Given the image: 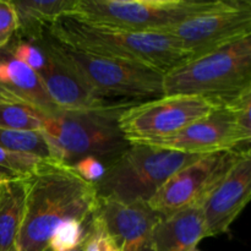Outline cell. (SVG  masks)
Masks as SVG:
<instances>
[{
    "mask_svg": "<svg viewBox=\"0 0 251 251\" xmlns=\"http://www.w3.org/2000/svg\"><path fill=\"white\" fill-rule=\"evenodd\" d=\"M26 199L17 251H43L54 230L66 221H88L100 207L93 184L70 167L49 162L25 179Z\"/></svg>",
    "mask_w": 251,
    "mask_h": 251,
    "instance_id": "obj_1",
    "label": "cell"
},
{
    "mask_svg": "<svg viewBox=\"0 0 251 251\" xmlns=\"http://www.w3.org/2000/svg\"><path fill=\"white\" fill-rule=\"evenodd\" d=\"M134 103L136 102L122 100L100 110L48 115L41 132L49 147L51 161L71 167L80 159L93 157L105 167L112 164L130 146L118 120Z\"/></svg>",
    "mask_w": 251,
    "mask_h": 251,
    "instance_id": "obj_2",
    "label": "cell"
},
{
    "mask_svg": "<svg viewBox=\"0 0 251 251\" xmlns=\"http://www.w3.org/2000/svg\"><path fill=\"white\" fill-rule=\"evenodd\" d=\"M47 33L58 43L80 51L141 64L166 74L189 60L167 33H140L107 28L64 15Z\"/></svg>",
    "mask_w": 251,
    "mask_h": 251,
    "instance_id": "obj_3",
    "label": "cell"
},
{
    "mask_svg": "<svg viewBox=\"0 0 251 251\" xmlns=\"http://www.w3.org/2000/svg\"><path fill=\"white\" fill-rule=\"evenodd\" d=\"M251 93V36L189 59L163 75V96H200L227 107Z\"/></svg>",
    "mask_w": 251,
    "mask_h": 251,
    "instance_id": "obj_4",
    "label": "cell"
},
{
    "mask_svg": "<svg viewBox=\"0 0 251 251\" xmlns=\"http://www.w3.org/2000/svg\"><path fill=\"white\" fill-rule=\"evenodd\" d=\"M42 48L81 78L100 97L137 102L163 96V73L141 64L80 51L58 43L48 33L38 42Z\"/></svg>",
    "mask_w": 251,
    "mask_h": 251,
    "instance_id": "obj_5",
    "label": "cell"
},
{
    "mask_svg": "<svg viewBox=\"0 0 251 251\" xmlns=\"http://www.w3.org/2000/svg\"><path fill=\"white\" fill-rule=\"evenodd\" d=\"M200 157L130 144L129 149L107 167L104 176L93 185L100 199L122 203H147L172 176Z\"/></svg>",
    "mask_w": 251,
    "mask_h": 251,
    "instance_id": "obj_6",
    "label": "cell"
},
{
    "mask_svg": "<svg viewBox=\"0 0 251 251\" xmlns=\"http://www.w3.org/2000/svg\"><path fill=\"white\" fill-rule=\"evenodd\" d=\"M221 0H76L69 16L107 28L162 33Z\"/></svg>",
    "mask_w": 251,
    "mask_h": 251,
    "instance_id": "obj_7",
    "label": "cell"
},
{
    "mask_svg": "<svg viewBox=\"0 0 251 251\" xmlns=\"http://www.w3.org/2000/svg\"><path fill=\"white\" fill-rule=\"evenodd\" d=\"M217 108L220 105L200 96H162L127 107L118 124L127 141L135 144L176 134Z\"/></svg>",
    "mask_w": 251,
    "mask_h": 251,
    "instance_id": "obj_8",
    "label": "cell"
},
{
    "mask_svg": "<svg viewBox=\"0 0 251 251\" xmlns=\"http://www.w3.org/2000/svg\"><path fill=\"white\" fill-rule=\"evenodd\" d=\"M162 33L174 39L189 59L251 36V2L221 0L213 9L188 17Z\"/></svg>",
    "mask_w": 251,
    "mask_h": 251,
    "instance_id": "obj_9",
    "label": "cell"
},
{
    "mask_svg": "<svg viewBox=\"0 0 251 251\" xmlns=\"http://www.w3.org/2000/svg\"><path fill=\"white\" fill-rule=\"evenodd\" d=\"M248 150L203 154L172 176L147 201V206L161 217L188 207H201L211 191Z\"/></svg>",
    "mask_w": 251,
    "mask_h": 251,
    "instance_id": "obj_10",
    "label": "cell"
},
{
    "mask_svg": "<svg viewBox=\"0 0 251 251\" xmlns=\"http://www.w3.org/2000/svg\"><path fill=\"white\" fill-rule=\"evenodd\" d=\"M135 144L199 156L250 149V142L238 130L234 113L227 107L217 108L207 117L188 125L176 134Z\"/></svg>",
    "mask_w": 251,
    "mask_h": 251,
    "instance_id": "obj_11",
    "label": "cell"
},
{
    "mask_svg": "<svg viewBox=\"0 0 251 251\" xmlns=\"http://www.w3.org/2000/svg\"><path fill=\"white\" fill-rule=\"evenodd\" d=\"M250 198L251 153L248 150L201 205L206 238L229 232Z\"/></svg>",
    "mask_w": 251,
    "mask_h": 251,
    "instance_id": "obj_12",
    "label": "cell"
},
{
    "mask_svg": "<svg viewBox=\"0 0 251 251\" xmlns=\"http://www.w3.org/2000/svg\"><path fill=\"white\" fill-rule=\"evenodd\" d=\"M97 216L118 251H156L153 233L161 216L147 203L100 199Z\"/></svg>",
    "mask_w": 251,
    "mask_h": 251,
    "instance_id": "obj_13",
    "label": "cell"
},
{
    "mask_svg": "<svg viewBox=\"0 0 251 251\" xmlns=\"http://www.w3.org/2000/svg\"><path fill=\"white\" fill-rule=\"evenodd\" d=\"M42 49L46 53L47 60L37 74L50 100L60 112L100 110L122 102L100 97L49 51Z\"/></svg>",
    "mask_w": 251,
    "mask_h": 251,
    "instance_id": "obj_14",
    "label": "cell"
},
{
    "mask_svg": "<svg viewBox=\"0 0 251 251\" xmlns=\"http://www.w3.org/2000/svg\"><path fill=\"white\" fill-rule=\"evenodd\" d=\"M0 95L11 102H21L47 115L60 112L49 98L38 74L0 49Z\"/></svg>",
    "mask_w": 251,
    "mask_h": 251,
    "instance_id": "obj_15",
    "label": "cell"
},
{
    "mask_svg": "<svg viewBox=\"0 0 251 251\" xmlns=\"http://www.w3.org/2000/svg\"><path fill=\"white\" fill-rule=\"evenodd\" d=\"M156 251H193L206 238L200 207H188L159 218L154 227Z\"/></svg>",
    "mask_w": 251,
    "mask_h": 251,
    "instance_id": "obj_16",
    "label": "cell"
},
{
    "mask_svg": "<svg viewBox=\"0 0 251 251\" xmlns=\"http://www.w3.org/2000/svg\"><path fill=\"white\" fill-rule=\"evenodd\" d=\"M76 0H15L17 31L15 37L22 41L38 43L59 17L73 10Z\"/></svg>",
    "mask_w": 251,
    "mask_h": 251,
    "instance_id": "obj_17",
    "label": "cell"
},
{
    "mask_svg": "<svg viewBox=\"0 0 251 251\" xmlns=\"http://www.w3.org/2000/svg\"><path fill=\"white\" fill-rule=\"evenodd\" d=\"M25 199V179L6 178L0 183V251H17Z\"/></svg>",
    "mask_w": 251,
    "mask_h": 251,
    "instance_id": "obj_18",
    "label": "cell"
},
{
    "mask_svg": "<svg viewBox=\"0 0 251 251\" xmlns=\"http://www.w3.org/2000/svg\"><path fill=\"white\" fill-rule=\"evenodd\" d=\"M41 110L21 102H0V127L14 131H41L46 118Z\"/></svg>",
    "mask_w": 251,
    "mask_h": 251,
    "instance_id": "obj_19",
    "label": "cell"
},
{
    "mask_svg": "<svg viewBox=\"0 0 251 251\" xmlns=\"http://www.w3.org/2000/svg\"><path fill=\"white\" fill-rule=\"evenodd\" d=\"M0 147L10 151L37 154L51 161L49 147L41 131H14L0 127Z\"/></svg>",
    "mask_w": 251,
    "mask_h": 251,
    "instance_id": "obj_20",
    "label": "cell"
},
{
    "mask_svg": "<svg viewBox=\"0 0 251 251\" xmlns=\"http://www.w3.org/2000/svg\"><path fill=\"white\" fill-rule=\"evenodd\" d=\"M49 162L53 161H49L37 154L10 151L0 147V173L1 171H5L6 172L5 174L9 178L27 179L43 168Z\"/></svg>",
    "mask_w": 251,
    "mask_h": 251,
    "instance_id": "obj_21",
    "label": "cell"
},
{
    "mask_svg": "<svg viewBox=\"0 0 251 251\" xmlns=\"http://www.w3.org/2000/svg\"><path fill=\"white\" fill-rule=\"evenodd\" d=\"M93 217L85 222L70 220L59 226L49 239L48 249L50 251H71L82 245L92 229Z\"/></svg>",
    "mask_w": 251,
    "mask_h": 251,
    "instance_id": "obj_22",
    "label": "cell"
},
{
    "mask_svg": "<svg viewBox=\"0 0 251 251\" xmlns=\"http://www.w3.org/2000/svg\"><path fill=\"white\" fill-rule=\"evenodd\" d=\"M5 49L16 60L21 61L22 64L27 65L29 69L36 71V73H38L43 68L44 64H46V53H44L43 49L38 44L22 41V39L14 37L10 41V43L5 47Z\"/></svg>",
    "mask_w": 251,
    "mask_h": 251,
    "instance_id": "obj_23",
    "label": "cell"
},
{
    "mask_svg": "<svg viewBox=\"0 0 251 251\" xmlns=\"http://www.w3.org/2000/svg\"><path fill=\"white\" fill-rule=\"evenodd\" d=\"M17 31V15L12 1L0 0V49L5 48Z\"/></svg>",
    "mask_w": 251,
    "mask_h": 251,
    "instance_id": "obj_24",
    "label": "cell"
},
{
    "mask_svg": "<svg viewBox=\"0 0 251 251\" xmlns=\"http://www.w3.org/2000/svg\"><path fill=\"white\" fill-rule=\"evenodd\" d=\"M113 247H114V243L108 235L107 230L104 229L96 212L93 217L92 229L83 245V251H110Z\"/></svg>",
    "mask_w": 251,
    "mask_h": 251,
    "instance_id": "obj_25",
    "label": "cell"
},
{
    "mask_svg": "<svg viewBox=\"0 0 251 251\" xmlns=\"http://www.w3.org/2000/svg\"><path fill=\"white\" fill-rule=\"evenodd\" d=\"M78 176L91 184H96L104 176L107 167L93 157H87L77 161L70 167Z\"/></svg>",
    "mask_w": 251,
    "mask_h": 251,
    "instance_id": "obj_26",
    "label": "cell"
},
{
    "mask_svg": "<svg viewBox=\"0 0 251 251\" xmlns=\"http://www.w3.org/2000/svg\"><path fill=\"white\" fill-rule=\"evenodd\" d=\"M83 245H85V243H83L82 245H80V247L78 248H76V249H74V250H71V251H83ZM43 251H50L48 249V248H47V249H44Z\"/></svg>",
    "mask_w": 251,
    "mask_h": 251,
    "instance_id": "obj_27",
    "label": "cell"
},
{
    "mask_svg": "<svg viewBox=\"0 0 251 251\" xmlns=\"http://www.w3.org/2000/svg\"><path fill=\"white\" fill-rule=\"evenodd\" d=\"M0 102H11V100H7L6 98H5V97H2V96L0 95Z\"/></svg>",
    "mask_w": 251,
    "mask_h": 251,
    "instance_id": "obj_28",
    "label": "cell"
},
{
    "mask_svg": "<svg viewBox=\"0 0 251 251\" xmlns=\"http://www.w3.org/2000/svg\"><path fill=\"white\" fill-rule=\"evenodd\" d=\"M6 178H7V176H2V174H1V173H0V183H1V181H2V180H5V179H6Z\"/></svg>",
    "mask_w": 251,
    "mask_h": 251,
    "instance_id": "obj_29",
    "label": "cell"
},
{
    "mask_svg": "<svg viewBox=\"0 0 251 251\" xmlns=\"http://www.w3.org/2000/svg\"><path fill=\"white\" fill-rule=\"evenodd\" d=\"M110 251H118V249H117V248H115V245H114V247H113V248H112V249H110Z\"/></svg>",
    "mask_w": 251,
    "mask_h": 251,
    "instance_id": "obj_30",
    "label": "cell"
},
{
    "mask_svg": "<svg viewBox=\"0 0 251 251\" xmlns=\"http://www.w3.org/2000/svg\"><path fill=\"white\" fill-rule=\"evenodd\" d=\"M193 251H200V250H199V249H198V248H196V249H194Z\"/></svg>",
    "mask_w": 251,
    "mask_h": 251,
    "instance_id": "obj_31",
    "label": "cell"
}]
</instances>
